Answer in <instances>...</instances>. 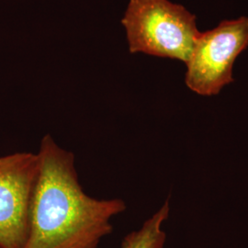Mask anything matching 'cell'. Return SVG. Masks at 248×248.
Wrapping results in <instances>:
<instances>
[{
    "mask_svg": "<svg viewBox=\"0 0 248 248\" xmlns=\"http://www.w3.org/2000/svg\"><path fill=\"white\" fill-rule=\"evenodd\" d=\"M40 174L23 248H98L124 213L122 199H96L79 183L75 155L46 134L38 151Z\"/></svg>",
    "mask_w": 248,
    "mask_h": 248,
    "instance_id": "6da1fadb",
    "label": "cell"
},
{
    "mask_svg": "<svg viewBox=\"0 0 248 248\" xmlns=\"http://www.w3.org/2000/svg\"><path fill=\"white\" fill-rule=\"evenodd\" d=\"M122 24L130 53L184 63L201 33L195 15L170 0H130Z\"/></svg>",
    "mask_w": 248,
    "mask_h": 248,
    "instance_id": "7a4b0ae2",
    "label": "cell"
},
{
    "mask_svg": "<svg viewBox=\"0 0 248 248\" xmlns=\"http://www.w3.org/2000/svg\"><path fill=\"white\" fill-rule=\"evenodd\" d=\"M248 46V16L225 19L201 31L185 63L186 87L200 96L218 95L234 81L233 65Z\"/></svg>",
    "mask_w": 248,
    "mask_h": 248,
    "instance_id": "3957f363",
    "label": "cell"
},
{
    "mask_svg": "<svg viewBox=\"0 0 248 248\" xmlns=\"http://www.w3.org/2000/svg\"><path fill=\"white\" fill-rule=\"evenodd\" d=\"M39 174L38 154L0 157V248H24Z\"/></svg>",
    "mask_w": 248,
    "mask_h": 248,
    "instance_id": "277c9868",
    "label": "cell"
},
{
    "mask_svg": "<svg viewBox=\"0 0 248 248\" xmlns=\"http://www.w3.org/2000/svg\"><path fill=\"white\" fill-rule=\"evenodd\" d=\"M169 202L167 201L159 210L143 222L139 230L127 234L121 248H164L167 234L162 229L169 216Z\"/></svg>",
    "mask_w": 248,
    "mask_h": 248,
    "instance_id": "5b68a950",
    "label": "cell"
}]
</instances>
